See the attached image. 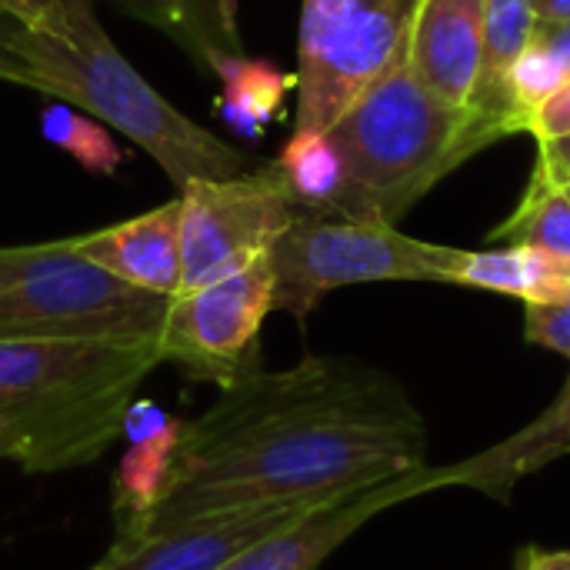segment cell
Returning a JSON list of instances; mask_svg holds the SVG:
<instances>
[{
    "label": "cell",
    "mask_w": 570,
    "mask_h": 570,
    "mask_svg": "<svg viewBox=\"0 0 570 570\" xmlns=\"http://www.w3.org/2000/svg\"><path fill=\"white\" fill-rule=\"evenodd\" d=\"M570 454V377L558 401L534 417L514 438L448 468H428V491L441 488H471L488 498L508 501L521 478L538 474L541 468Z\"/></svg>",
    "instance_id": "obj_14"
},
{
    "label": "cell",
    "mask_w": 570,
    "mask_h": 570,
    "mask_svg": "<svg viewBox=\"0 0 570 570\" xmlns=\"http://www.w3.org/2000/svg\"><path fill=\"white\" fill-rule=\"evenodd\" d=\"M528 134L541 144V140H554L570 134V80L548 100L534 110V117L528 120Z\"/></svg>",
    "instance_id": "obj_24"
},
{
    "label": "cell",
    "mask_w": 570,
    "mask_h": 570,
    "mask_svg": "<svg viewBox=\"0 0 570 570\" xmlns=\"http://www.w3.org/2000/svg\"><path fill=\"white\" fill-rule=\"evenodd\" d=\"M534 170H541L558 187L570 184V134L538 144V167Z\"/></svg>",
    "instance_id": "obj_25"
},
{
    "label": "cell",
    "mask_w": 570,
    "mask_h": 570,
    "mask_svg": "<svg viewBox=\"0 0 570 570\" xmlns=\"http://www.w3.org/2000/svg\"><path fill=\"white\" fill-rule=\"evenodd\" d=\"M40 134L67 150L83 170L90 174H114L120 167V147L114 144V137L107 134L104 124L90 120V114L53 100L50 107L40 110Z\"/></svg>",
    "instance_id": "obj_22"
},
{
    "label": "cell",
    "mask_w": 570,
    "mask_h": 570,
    "mask_svg": "<svg viewBox=\"0 0 570 570\" xmlns=\"http://www.w3.org/2000/svg\"><path fill=\"white\" fill-rule=\"evenodd\" d=\"M291 204L307 214H341L344 160L331 134H294L277 160H271Z\"/></svg>",
    "instance_id": "obj_19"
},
{
    "label": "cell",
    "mask_w": 570,
    "mask_h": 570,
    "mask_svg": "<svg viewBox=\"0 0 570 570\" xmlns=\"http://www.w3.org/2000/svg\"><path fill=\"white\" fill-rule=\"evenodd\" d=\"M524 337L570 361V291L551 301L524 304Z\"/></svg>",
    "instance_id": "obj_23"
},
{
    "label": "cell",
    "mask_w": 570,
    "mask_h": 570,
    "mask_svg": "<svg viewBox=\"0 0 570 570\" xmlns=\"http://www.w3.org/2000/svg\"><path fill=\"white\" fill-rule=\"evenodd\" d=\"M518 570H570V551H524Z\"/></svg>",
    "instance_id": "obj_28"
},
{
    "label": "cell",
    "mask_w": 570,
    "mask_h": 570,
    "mask_svg": "<svg viewBox=\"0 0 570 570\" xmlns=\"http://www.w3.org/2000/svg\"><path fill=\"white\" fill-rule=\"evenodd\" d=\"M124 434L130 438V451L124 454L114 481V528L120 541L140 538L147 531L170 471L180 421L167 417L154 401H134Z\"/></svg>",
    "instance_id": "obj_15"
},
{
    "label": "cell",
    "mask_w": 570,
    "mask_h": 570,
    "mask_svg": "<svg viewBox=\"0 0 570 570\" xmlns=\"http://www.w3.org/2000/svg\"><path fill=\"white\" fill-rule=\"evenodd\" d=\"M130 13L164 30L200 67L217 70L220 60L244 53L237 27V0H120Z\"/></svg>",
    "instance_id": "obj_16"
},
{
    "label": "cell",
    "mask_w": 570,
    "mask_h": 570,
    "mask_svg": "<svg viewBox=\"0 0 570 570\" xmlns=\"http://www.w3.org/2000/svg\"><path fill=\"white\" fill-rule=\"evenodd\" d=\"M274 311L271 250L247 267L184 291L170 301L157 334L164 364H177L197 384L227 391L261 371V324Z\"/></svg>",
    "instance_id": "obj_8"
},
{
    "label": "cell",
    "mask_w": 570,
    "mask_h": 570,
    "mask_svg": "<svg viewBox=\"0 0 570 570\" xmlns=\"http://www.w3.org/2000/svg\"><path fill=\"white\" fill-rule=\"evenodd\" d=\"M214 73L224 83L217 100L220 120L247 140H257L281 114L284 97L297 90V73L277 70L267 60H247L244 53L220 60Z\"/></svg>",
    "instance_id": "obj_18"
},
{
    "label": "cell",
    "mask_w": 570,
    "mask_h": 570,
    "mask_svg": "<svg viewBox=\"0 0 570 570\" xmlns=\"http://www.w3.org/2000/svg\"><path fill=\"white\" fill-rule=\"evenodd\" d=\"M417 0H304L294 134H327L404 47Z\"/></svg>",
    "instance_id": "obj_7"
},
{
    "label": "cell",
    "mask_w": 570,
    "mask_h": 570,
    "mask_svg": "<svg viewBox=\"0 0 570 570\" xmlns=\"http://www.w3.org/2000/svg\"><path fill=\"white\" fill-rule=\"evenodd\" d=\"M177 200L180 294L267 254L297 214L271 164L230 180H190Z\"/></svg>",
    "instance_id": "obj_9"
},
{
    "label": "cell",
    "mask_w": 570,
    "mask_h": 570,
    "mask_svg": "<svg viewBox=\"0 0 570 570\" xmlns=\"http://www.w3.org/2000/svg\"><path fill=\"white\" fill-rule=\"evenodd\" d=\"M20 27H23L20 20L0 13V80H13V83H23V63L13 57V37Z\"/></svg>",
    "instance_id": "obj_26"
},
{
    "label": "cell",
    "mask_w": 570,
    "mask_h": 570,
    "mask_svg": "<svg viewBox=\"0 0 570 570\" xmlns=\"http://www.w3.org/2000/svg\"><path fill=\"white\" fill-rule=\"evenodd\" d=\"M160 364L157 337L0 341V461L27 474L100 461Z\"/></svg>",
    "instance_id": "obj_2"
},
{
    "label": "cell",
    "mask_w": 570,
    "mask_h": 570,
    "mask_svg": "<svg viewBox=\"0 0 570 570\" xmlns=\"http://www.w3.org/2000/svg\"><path fill=\"white\" fill-rule=\"evenodd\" d=\"M534 33H538L534 0H484V60H481V80L471 107L504 124L508 134L511 127L501 114V83L511 63L531 47Z\"/></svg>",
    "instance_id": "obj_20"
},
{
    "label": "cell",
    "mask_w": 570,
    "mask_h": 570,
    "mask_svg": "<svg viewBox=\"0 0 570 570\" xmlns=\"http://www.w3.org/2000/svg\"><path fill=\"white\" fill-rule=\"evenodd\" d=\"M428 468V428L404 387L351 357L254 371L180 421L144 534L200 518L327 501ZM140 534V538H144Z\"/></svg>",
    "instance_id": "obj_1"
},
{
    "label": "cell",
    "mask_w": 570,
    "mask_h": 570,
    "mask_svg": "<svg viewBox=\"0 0 570 570\" xmlns=\"http://www.w3.org/2000/svg\"><path fill=\"white\" fill-rule=\"evenodd\" d=\"M47 7H50V0H0V13L20 20L27 27L37 23L47 13Z\"/></svg>",
    "instance_id": "obj_29"
},
{
    "label": "cell",
    "mask_w": 570,
    "mask_h": 570,
    "mask_svg": "<svg viewBox=\"0 0 570 570\" xmlns=\"http://www.w3.org/2000/svg\"><path fill=\"white\" fill-rule=\"evenodd\" d=\"M464 254L407 237L394 224L297 210L271 247L274 311L294 314L304 324L321 297L337 287L377 281L454 284Z\"/></svg>",
    "instance_id": "obj_6"
},
{
    "label": "cell",
    "mask_w": 570,
    "mask_h": 570,
    "mask_svg": "<svg viewBox=\"0 0 570 570\" xmlns=\"http://www.w3.org/2000/svg\"><path fill=\"white\" fill-rule=\"evenodd\" d=\"M498 247H531L570 264V197L564 187L534 170L518 210L491 230Z\"/></svg>",
    "instance_id": "obj_21"
},
{
    "label": "cell",
    "mask_w": 570,
    "mask_h": 570,
    "mask_svg": "<svg viewBox=\"0 0 570 570\" xmlns=\"http://www.w3.org/2000/svg\"><path fill=\"white\" fill-rule=\"evenodd\" d=\"M538 23H564L570 20V0H534Z\"/></svg>",
    "instance_id": "obj_30"
},
{
    "label": "cell",
    "mask_w": 570,
    "mask_h": 570,
    "mask_svg": "<svg viewBox=\"0 0 570 570\" xmlns=\"http://www.w3.org/2000/svg\"><path fill=\"white\" fill-rule=\"evenodd\" d=\"M534 40L564 67V73L570 77V20H564V23H538Z\"/></svg>",
    "instance_id": "obj_27"
},
{
    "label": "cell",
    "mask_w": 570,
    "mask_h": 570,
    "mask_svg": "<svg viewBox=\"0 0 570 570\" xmlns=\"http://www.w3.org/2000/svg\"><path fill=\"white\" fill-rule=\"evenodd\" d=\"M404 50L428 94L471 107L484 60V0H417Z\"/></svg>",
    "instance_id": "obj_12"
},
{
    "label": "cell",
    "mask_w": 570,
    "mask_h": 570,
    "mask_svg": "<svg viewBox=\"0 0 570 570\" xmlns=\"http://www.w3.org/2000/svg\"><path fill=\"white\" fill-rule=\"evenodd\" d=\"M564 194H568V197H570V184H564Z\"/></svg>",
    "instance_id": "obj_31"
},
{
    "label": "cell",
    "mask_w": 570,
    "mask_h": 570,
    "mask_svg": "<svg viewBox=\"0 0 570 570\" xmlns=\"http://www.w3.org/2000/svg\"><path fill=\"white\" fill-rule=\"evenodd\" d=\"M77 254L114 274L117 281L160 294H180V200H167L124 224L70 237Z\"/></svg>",
    "instance_id": "obj_13"
},
{
    "label": "cell",
    "mask_w": 570,
    "mask_h": 570,
    "mask_svg": "<svg viewBox=\"0 0 570 570\" xmlns=\"http://www.w3.org/2000/svg\"><path fill=\"white\" fill-rule=\"evenodd\" d=\"M13 57L23 63V87L127 134L177 190L190 180H230L250 170L237 147L180 114L140 77L100 27L94 0H50L37 23L17 30Z\"/></svg>",
    "instance_id": "obj_3"
},
{
    "label": "cell",
    "mask_w": 570,
    "mask_h": 570,
    "mask_svg": "<svg viewBox=\"0 0 570 570\" xmlns=\"http://www.w3.org/2000/svg\"><path fill=\"white\" fill-rule=\"evenodd\" d=\"M327 501H334V498H327ZM327 501L217 514V518L190 521L174 531H157V534L127 538V541L117 538L110 544V551L90 570H217L224 568L234 554H240L244 548L294 524L297 518L311 514L314 508H321Z\"/></svg>",
    "instance_id": "obj_10"
},
{
    "label": "cell",
    "mask_w": 570,
    "mask_h": 570,
    "mask_svg": "<svg viewBox=\"0 0 570 570\" xmlns=\"http://www.w3.org/2000/svg\"><path fill=\"white\" fill-rule=\"evenodd\" d=\"M327 134L344 160L337 217L381 224H397L451 170L511 137L494 117L428 94L404 47Z\"/></svg>",
    "instance_id": "obj_4"
},
{
    "label": "cell",
    "mask_w": 570,
    "mask_h": 570,
    "mask_svg": "<svg viewBox=\"0 0 570 570\" xmlns=\"http://www.w3.org/2000/svg\"><path fill=\"white\" fill-rule=\"evenodd\" d=\"M428 494V468L407 478L334 498L294 524L267 534L264 541L234 554L217 570H317L351 534H357L381 511Z\"/></svg>",
    "instance_id": "obj_11"
},
{
    "label": "cell",
    "mask_w": 570,
    "mask_h": 570,
    "mask_svg": "<svg viewBox=\"0 0 570 570\" xmlns=\"http://www.w3.org/2000/svg\"><path fill=\"white\" fill-rule=\"evenodd\" d=\"M461 287L494 291L518 297L524 304L551 301L570 291V264L531 247H494V250H468L464 264L454 277Z\"/></svg>",
    "instance_id": "obj_17"
},
{
    "label": "cell",
    "mask_w": 570,
    "mask_h": 570,
    "mask_svg": "<svg viewBox=\"0 0 570 570\" xmlns=\"http://www.w3.org/2000/svg\"><path fill=\"white\" fill-rule=\"evenodd\" d=\"M170 301L100 271L70 237L0 247V341L157 337Z\"/></svg>",
    "instance_id": "obj_5"
}]
</instances>
